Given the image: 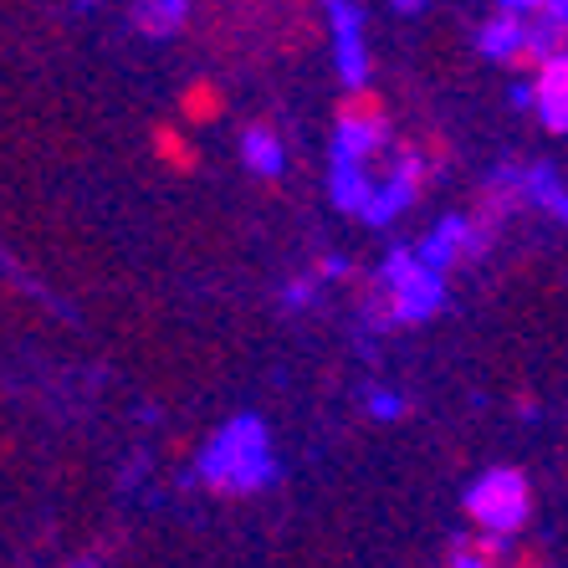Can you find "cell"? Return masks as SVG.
<instances>
[{"label": "cell", "instance_id": "15", "mask_svg": "<svg viewBox=\"0 0 568 568\" xmlns=\"http://www.w3.org/2000/svg\"><path fill=\"white\" fill-rule=\"evenodd\" d=\"M369 415L374 420H399L405 415V399L395 389H369Z\"/></svg>", "mask_w": 568, "mask_h": 568}, {"label": "cell", "instance_id": "14", "mask_svg": "<svg viewBox=\"0 0 568 568\" xmlns=\"http://www.w3.org/2000/svg\"><path fill=\"white\" fill-rule=\"evenodd\" d=\"M185 21H190L185 0H139L133 6V27L144 31V37H174Z\"/></svg>", "mask_w": 568, "mask_h": 568}, {"label": "cell", "instance_id": "10", "mask_svg": "<svg viewBox=\"0 0 568 568\" xmlns=\"http://www.w3.org/2000/svg\"><path fill=\"white\" fill-rule=\"evenodd\" d=\"M564 27H568V6H564V0L532 6V16H528V41H523V52H528L538 67L554 62V57H564Z\"/></svg>", "mask_w": 568, "mask_h": 568}, {"label": "cell", "instance_id": "8", "mask_svg": "<svg viewBox=\"0 0 568 568\" xmlns=\"http://www.w3.org/2000/svg\"><path fill=\"white\" fill-rule=\"evenodd\" d=\"M384 139H389L384 119H374V113H344L338 129H333V164L369 170V154H379Z\"/></svg>", "mask_w": 568, "mask_h": 568}, {"label": "cell", "instance_id": "4", "mask_svg": "<svg viewBox=\"0 0 568 568\" xmlns=\"http://www.w3.org/2000/svg\"><path fill=\"white\" fill-rule=\"evenodd\" d=\"M328 27H333V67L348 88L369 82V41H364V6L354 0H333L328 6Z\"/></svg>", "mask_w": 568, "mask_h": 568}, {"label": "cell", "instance_id": "12", "mask_svg": "<svg viewBox=\"0 0 568 568\" xmlns=\"http://www.w3.org/2000/svg\"><path fill=\"white\" fill-rule=\"evenodd\" d=\"M241 159H246V170L262 174V180H282V170H287V149H282V139L272 129H246L241 133Z\"/></svg>", "mask_w": 568, "mask_h": 568}, {"label": "cell", "instance_id": "5", "mask_svg": "<svg viewBox=\"0 0 568 568\" xmlns=\"http://www.w3.org/2000/svg\"><path fill=\"white\" fill-rule=\"evenodd\" d=\"M415 195H420V154H399V164L389 170V180H379L374 195L364 200L358 221L374 225V231H384V225H395L399 215L410 211Z\"/></svg>", "mask_w": 568, "mask_h": 568}, {"label": "cell", "instance_id": "2", "mask_svg": "<svg viewBox=\"0 0 568 568\" xmlns=\"http://www.w3.org/2000/svg\"><path fill=\"white\" fill-rule=\"evenodd\" d=\"M466 513L481 532L491 538H513V532L528 528L532 517V487L528 476L513 471V466H491L466 487Z\"/></svg>", "mask_w": 568, "mask_h": 568}, {"label": "cell", "instance_id": "13", "mask_svg": "<svg viewBox=\"0 0 568 568\" xmlns=\"http://www.w3.org/2000/svg\"><path fill=\"white\" fill-rule=\"evenodd\" d=\"M328 195H333V205H338V211L358 215V211H364V200L374 195V174L369 170H354V164H333V170H328Z\"/></svg>", "mask_w": 568, "mask_h": 568}, {"label": "cell", "instance_id": "11", "mask_svg": "<svg viewBox=\"0 0 568 568\" xmlns=\"http://www.w3.org/2000/svg\"><path fill=\"white\" fill-rule=\"evenodd\" d=\"M517 195L532 200L538 211H548L554 221L568 215V190H564V170L558 164H532V170H517Z\"/></svg>", "mask_w": 568, "mask_h": 568}, {"label": "cell", "instance_id": "18", "mask_svg": "<svg viewBox=\"0 0 568 568\" xmlns=\"http://www.w3.org/2000/svg\"><path fill=\"white\" fill-rule=\"evenodd\" d=\"M507 98H513L517 108H532V82H517V88H513V93H507Z\"/></svg>", "mask_w": 568, "mask_h": 568}, {"label": "cell", "instance_id": "3", "mask_svg": "<svg viewBox=\"0 0 568 568\" xmlns=\"http://www.w3.org/2000/svg\"><path fill=\"white\" fill-rule=\"evenodd\" d=\"M379 287L395 303V323H425V317H436L446 307V277L425 272L410 256V246H395V252L384 256Z\"/></svg>", "mask_w": 568, "mask_h": 568}, {"label": "cell", "instance_id": "16", "mask_svg": "<svg viewBox=\"0 0 568 568\" xmlns=\"http://www.w3.org/2000/svg\"><path fill=\"white\" fill-rule=\"evenodd\" d=\"M313 297H317V282L313 277H297V282H287V287H282V303H287V307H313Z\"/></svg>", "mask_w": 568, "mask_h": 568}, {"label": "cell", "instance_id": "17", "mask_svg": "<svg viewBox=\"0 0 568 568\" xmlns=\"http://www.w3.org/2000/svg\"><path fill=\"white\" fill-rule=\"evenodd\" d=\"M450 568H487V558H481V554H471V548H462V554L450 558Z\"/></svg>", "mask_w": 568, "mask_h": 568}, {"label": "cell", "instance_id": "7", "mask_svg": "<svg viewBox=\"0 0 568 568\" xmlns=\"http://www.w3.org/2000/svg\"><path fill=\"white\" fill-rule=\"evenodd\" d=\"M528 16H532L528 0H507V6H497V11L487 16V27L476 31V47H481V57H491V62H507V57L523 52V41H528Z\"/></svg>", "mask_w": 568, "mask_h": 568}, {"label": "cell", "instance_id": "20", "mask_svg": "<svg viewBox=\"0 0 568 568\" xmlns=\"http://www.w3.org/2000/svg\"><path fill=\"white\" fill-rule=\"evenodd\" d=\"M67 568H103L98 558H78V564H67Z\"/></svg>", "mask_w": 568, "mask_h": 568}, {"label": "cell", "instance_id": "6", "mask_svg": "<svg viewBox=\"0 0 568 568\" xmlns=\"http://www.w3.org/2000/svg\"><path fill=\"white\" fill-rule=\"evenodd\" d=\"M466 252H481L476 225L466 221V215H440V221L430 225V236H420V246H410L415 262H420L425 272H436V277H446V272L462 262Z\"/></svg>", "mask_w": 568, "mask_h": 568}, {"label": "cell", "instance_id": "19", "mask_svg": "<svg viewBox=\"0 0 568 568\" xmlns=\"http://www.w3.org/2000/svg\"><path fill=\"white\" fill-rule=\"evenodd\" d=\"M348 272V256H328V262H323V277H344Z\"/></svg>", "mask_w": 568, "mask_h": 568}, {"label": "cell", "instance_id": "1", "mask_svg": "<svg viewBox=\"0 0 568 568\" xmlns=\"http://www.w3.org/2000/svg\"><path fill=\"white\" fill-rule=\"evenodd\" d=\"M195 476L221 491H262L277 481V456L262 415H231L195 456Z\"/></svg>", "mask_w": 568, "mask_h": 568}, {"label": "cell", "instance_id": "9", "mask_svg": "<svg viewBox=\"0 0 568 568\" xmlns=\"http://www.w3.org/2000/svg\"><path fill=\"white\" fill-rule=\"evenodd\" d=\"M532 108H538V119L548 133H564L568 129V62L554 57V62H542L538 82H532Z\"/></svg>", "mask_w": 568, "mask_h": 568}]
</instances>
